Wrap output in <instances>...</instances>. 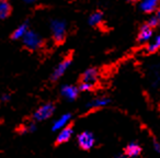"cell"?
<instances>
[{
    "instance_id": "cell-8",
    "label": "cell",
    "mask_w": 160,
    "mask_h": 158,
    "mask_svg": "<svg viewBox=\"0 0 160 158\" xmlns=\"http://www.w3.org/2000/svg\"><path fill=\"white\" fill-rule=\"evenodd\" d=\"M71 60L70 59H64L62 62H60L59 64L56 66V68L53 70V74H52V79L53 80H57L60 77L64 76V74L68 70V68L70 67Z\"/></svg>"
},
{
    "instance_id": "cell-10",
    "label": "cell",
    "mask_w": 160,
    "mask_h": 158,
    "mask_svg": "<svg viewBox=\"0 0 160 158\" xmlns=\"http://www.w3.org/2000/svg\"><path fill=\"white\" fill-rule=\"evenodd\" d=\"M160 0H139V8L144 12H153L158 9Z\"/></svg>"
},
{
    "instance_id": "cell-20",
    "label": "cell",
    "mask_w": 160,
    "mask_h": 158,
    "mask_svg": "<svg viewBox=\"0 0 160 158\" xmlns=\"http://www.w3.org/2000/svg\"><path fill=\"white\" fill-rule=\"evenodd\" d=\"M152 147H153V149H155V151H157V153L160 154V143L158 142V140H153Z\"/></svg>"
},
{
    "instance_id": "cell-5",
    "label": "cell",
    "mask_w": 160,
    "mask_h": 158,
    "mask_svg": "<svg viewBox=\"0 0 160 158\" xmlns=\"http://www.w3.org/2000/svg\"><path fill=\"white\" fill-rule=\"evenodd\" d=\"M55 112V107L53 103H45V104L41 105L35 112H34V120L35 121H45L49 119Z\"/></svg>"
},
{
    "instance_id": "cell-6",
    "label": "cell",
    "mask_w": 160,
    "mask_h": 158,
    "mask_svg": "<svg viewBox=\"0 0 160 158\" xmlns=\"http://www.w3.org/2000/svg\"><path fill=\"white\" fill-rule=\"evenodd\" d=\"M79 88H77L76 86L72 85H65L60 89V94L64 97L66 100L68 101H73L77 99L78 94H79Z\"/></svg>"
},
{
    "instance_id": "cell-17",
    "label": "cell",
    "mask_w": 160,
    "mask_h": 158,
    "mask_svg": "<svg viewBox=\"0 0 160 158\" xmlns=\"http://www.w3.org/2000/svg\"><path fill=\"white\" fill-rule=\"evenodd\" d=\"M102 22V14L100 12H94L90 16L89 18V23L91 25H98Z\"/></svg>"
},
{
    "instance_id": "cell-13",
    "label": "cell",
    "mask_w": 160,
    "mask_h": 158,
    "mask_svg": "<svg viewBox=\"0 0 160 158\" xmlns=\"http://www.w3.org/2000/svg\"><path fill=\"white\" fill-rule=\"evenodd\" d=\"M152 38V27L149 24H145L142 27L139 33H138V40L140 42H147Z\"/></svg>"
},
{
    "instance_id": "cell-15",
    "label": "cell",
    "mask_w": 160,
    "mask_h": 158,
    "mask_svg": "<svg viewBox=\"0 0 160 158\" xmlns=\"http://www.w3.org/2000/svg\"><path fill=\"white\" fill-rule=\"evenodd\" d=\"M10 5L7 0H0V18L6 19L10 13Z\"/></svg>"
},
{
    "instance_id": "cell-12",
    "label": "cell",
    "mask_w": 160,
    "mask_h": 158,
    "mask_svg": "<svg viewBox=\"0 0 160 158\" xmlns=\"http://www.w3.org/2000/svg\"><path fill=\"white\" fill-rule=\"evenodd\" d=\"M140 151H142V148H140L139 144H137V143H135V142H132L125 147L124 154L129 158H135L139 155Z\"/></svg>"
},
{
    "instance_id": "cell-18",
    "label": "cell",
    "mask_w": 160,
    "mask_h": 158,
    "mask_svg": "<svg viewBox=\"0 0 160 158\" xmlns=\"http://www.w3.org/2000/svg\"><path fill=\"white\" fill-rule=\"evenodd\" d=\"M35 130H36L35 123H31V124H29L28 126L23 127V129H22V133H32V132H34Z\"/></svg>"
},
{
    "instance_id": "cell-1",
    "label": "cell",
    "mask_w": 160,
    "mask_h": 158,
    "mask_svg": "<svg viewBox=\"0 0 160 158\" xmlns=\"http://www.w3.org/2000/svg\"><path fill=\"white\" fill-rule=\"evenodd\" d=\"M99 78V73L96 68H89L83 73L82 80L79 86V89L81 91H89L93 88V86L97 84Z\"/></svg>"
},
{
    "instance_id": "cell-7",
    "label": "cell",
    "mask_w": 160,
    "mask_h": 158,
    "mask_svg": "<svg viewBox=\"0 0 160 158\" xmlns=\"http://www.w3.org/2000/svg\"><path fill=\"white\" fill-rule=\"evenodd\" d=\"M71 121V114L70 113H65L62 114L59 118H57L53 122L52 125V130L54 132H59L60 130H62L64 127L69 126V123Z\"/></svg>"
},
{
    "instance_id": "cell-4",
    "label": "cell",
    "mask_w": 160,
    "mask_h": 158,
    "mask_svg": "<svg viewBox=\"0 0 160 158\" xmlns=\"http://www.w3.org/2000/svg\"><path fill=\"white\" fill-rule=\"evenodd\" d=\"M77 143L79 145L80 148L85 149V150H89L96 144V137L94 135L89 131H85L82 133H80L77 137Z\"/></svg>"
},
{
    "instance_id": "cell-9",
    "label": "cell",
    "mask_w": 160,
    "mask_h": 158,
    "mask_svg": "<svg viewBox=\"0 0 160 158\" xmlns=\"http://www.w3.org/2000/svg\"><path fill=\"white\" fill-rule=\"evenodd\" d=\"M73 135V130L70 126H66L62 130H60L57 134V137H56V142L58 144H62V143H67L68 140H71Z\"/></svg>"
},
{
    "instance_id": "cell-23",
    "label": "cell",
    "mask_w": 160,
    "mask_h": 158,
    "mask_svg": "<svg viewBox=\"0 0 160 158\" xmlns=\"http://www.w3.org/2000/svg\"><path fill=\"white\" fill-rule=\"evenodd\" d=\"M157 19H158V22H159V24H160V9L158 10V12H157Z\"/></svg>"
},
{
    "instance_id": "cell-16",
    "label": "cell",
    "mask_w": 160,
    "mask_h": 158,
    "mask_svg": "<svg viewBox=\"0 0 160 158\" xmlns=\"http://www.w3.org/2000/svg\"><path fill=\"white\" fill-rule=\"evenodd\" d=\"M147 49H148L149 52H156V51H158V49H160V34L153 38L152 42L149 43Z\"/></svg>"
},
{
    "instance_id": "cell-3",
    "label": "cell",
    "mask_w": 160,
    "mask_h": 158,
    "mask_svg": "<svg viewBox=\"0 0 160 158\" xmlns=\"http://www.w3.org/2000/svg\"><path fill=\"white\" fill-rule=\"evenodd\" d=\"M51 30L53 33V38L56 42H62L66 34V23L65 21L55 19L51 22Z\"/></svg>"
},
{
    "instance_id": "cell-25",
    "label": "cell",
    "mask_w": 160,
    "mask_h": 158,
    "mask_svg": "<svg viewBox=\"0 0 160 158\" xmlns=\"http://www.w3.org/2000/svg\"><path fill=\"white\" fill-rule=\"evenodd\" d=\"M131 1H137V0H131Z\"/></svg>"
},
{
    "instance_id": "cell-22",
    "label": "cell",
    "mask_w": 160,
    "mask_h": 158,
    "mask_svg": "<svg viewBox=\"0 0 160 158\" xmlns=\"http://www.w3.org/2000/svg\"><path fill=\"white\" fill-rule=\"evenodd\" d=\"M115 158H129V157H127L125 154H120V155H116Z\"/></svg>"
},
{
    "instance_id": "cell-24",
    "label": "cell",
    "mask_w": 160,
    "mask_h": 158,
    "mask_svg": "<svg viewBox=\"0 0 160 158\" xmlns=\"http://www.w3.org/2000/svg\"><path fill=\"white\" fill-rule=\"evenodd\" d=\"M35 0H24V3H34Z\"/></svg>"
},
{
    "instance_id": "cell-19",
    "label": "cell",
    "mask_w": 160,
    "mask_h": 158,
    "mask_svg": "<svg viewBox=\"0 0 160 158\" xmlns=\"http://www.w3.org/2000/svg\"><path fill=\"white\" fill-rule=\"evenodd\" d=\"M148 24L150 25V27H152V28H153V27H156V25L159 24L157 17H151V18L149 19V21H148Z\"/></svg>"
},
{
    "instance_id": "cell-21",
    "label": "cell",
    "mask_w": 160,
    "mask_h": 158,
    "mask_svg": "<svg viewBox=\"0 0 160 158\" xmlns=\"http://www.w3.org/2000/svg\"><path fill=\"white\" fill-rule=\"evenodd\" d=\"M9 99L10 98L8 94H2V97H1V101H2V102H6V101H8Z\"/></svg>"
},
{
    "instance_id": "cell-11",
    "label": "cell",
    "mask_w": 160,
    "mask_h": 158,
    "mask_svg": "<svg viewBox=\"0 0 160 158\" xmlns=\"http://www.w3.org/2000/svg\"><path fill=\"white\" fill-rule=\"evenodd\" d=\"M110 103V99L108 97H97V98L92 99L88 102L87 107L89 109H99V108L107 107Z\"/></svg>"
},
{
    "instance_id": "cell-2",
    "label": "cell",
    "mask_w": 160,
    "mask_h": 158,
    "mask_svg": "<svg viewBox=\"0 0 160 158\" xmlns=\"http://www.w3.org/2000/svg\"><path fill=\"white\" fill-rule=\"evenodd\" d=\"M22 41L24 46L31 49V51H35V49H38L42 46V38L34 31H30L29 30L28 33L24 35V38H22Z\"/></svg>"
},
{
    "instance_id": "cell-14",
    "label": "cell",
    "mask_w": 160,
    "mask_h": 158,
    "mask_svg": "<svg viewBox=\"0 0 160 158\" xmlns=\"http://www.w3.org/2000/svg\"><path fill=\"white\" fill-rule=\"evenodd\" d=\"M28 24H21L20 27H18L16 30L13 31V33H12V38H14V40H22L23 38H24V35L28 33Z\"/></svg>"
}]
</instances>
